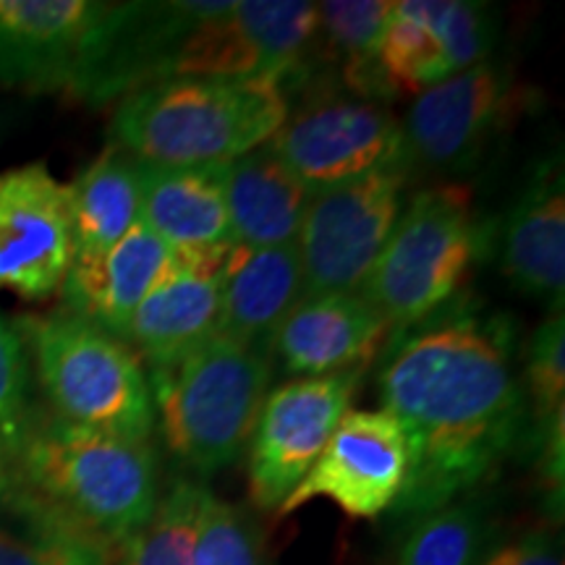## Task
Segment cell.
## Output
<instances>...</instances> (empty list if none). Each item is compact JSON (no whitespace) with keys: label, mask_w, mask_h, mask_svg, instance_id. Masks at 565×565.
I'll list each match as a JSON object with an SVG mask.
<instances>
[{"label":"cell","mask_w":565,"mask_h":565,"mask_svg":"<svg viewBox=\"0 0 565 565\" xmlns=\"http://www.w3.org/2000/svg\"><path fill=\"white\" fill-rule=\"evenodd\" d=\"M171 246L137 223L116 246L95 257H74L61 286L63 312L121 338L131 315L166 270Z\"/></svg>","instance_id":"ac0fdd59"},{"label":"cell","mask_w":565,"mask_h":565,"mask_svg":"<svg viewBox=\"0 0 565 565\" xmlns=\"http://www.w3.org/2000/svg\"><path fill=\"white\" fill-rule=\"evenodd\" d=\"M529 429L526 435L565 416V320L550 312L526 343L524 377Z\"/></svg>","instance_id":"f1b7e54d"},{"label":"cell","mask_w":565,"mask_h":565,"mask_svg":"<svg viewBox=\"0 0 565 565\" xmlns=\"http://www.w3.org/2000/svg\"><path fill=\"white\" fill-rule=\"evenodd\" d=\"M121 550L51 529L26 532L0 526V565H113Z\"/></svg>","instance_id":"4dcf8cb0"},{"label":"cell","mask_w":565,"mask_h":565,"mask_svg":"<svg viewBox=\"0 0 565 565\" xmlns=\"http://www.w3.org/2000/svg\"><path fill=\"white\" fill-rule=\"evenodd\" d=\"M30 366V351L17 322L0 312V469L17 456L38 419L32 408Z\"/></svg>","instance_id":"f546056e"},{"label":"cell","mask_w":565,"mask_h":565,"mask_svg":"<svg viewBox=\"0 0 565 565\" xmlns=\"http://www.w3.org/2000/svg\"><path fill=\"white\" fill-rule=\"evenodd\" d=\"M192 561L194 565H270L257 515L202 487Z\"/></svg>","instance_id":"4316f807"},{"label":"cell","mask_w":565,"mask_h":565,"mask_svg":"<svg viewBox=\"0 0 565 565\" xmlns=\"http://www.w3.org/2000/svg\"><path fill=\"white\" fill-rule=\"evenodd\" d=\"M393 328L364 296H303L270 341V356L291 377L370 370Z\"/></svg>","instance_id":"2e32d148"},{"label":"cell","mask_w":565,"mask_h":565,"mask_svg":"<svg viewBox=\"0 0 565 565\" xmlns=\"http://www.w3.org/2000/svg\"><path fill=\"white\" fill-rule=\"evenodd\" d=\"M500 267L513 288L563 312L565 301V179L563 160L534 166L500 228Z\"/></svg>","instance_id":"e0dca14e"},{"label":"cell","mask_w":565,"mask_h":565,"mask_svg":"<svg viewBox=\"0 0 565 565\" xmlns=\"http://www.w3.org/2000/svg\"><path fill=\"white\" fill-rule=\"evenodd\" d=\"M374 66L383 76L391 100L404 95L419 97L422 92L433 89L435 84L456 74L445 58L440 42L433 38L427 26L408 17L398 0H395L391 19L380 34Z\"/></svg>","instance_id":"cb8c5ba5"},{"label":"cell","mask_w":565,"mask_h":565,"mask_svg":"<svg viewBox=\"0 0 565 565\" xmlns=\"http://www.w3.org/2000/svg\"><path fill=\"white\" fill-rule=\"evenodd\" d=\"M511 66L487 58L414 97L401 121L408 166L440 175L475 171L526 100Z\"/></svg>","instance_id":"30bf717a"},{"label":"cell","mask_w":565,"mask_h":565,"mask_svg":"<svg viewBox=\"0 0 565 565\" xmlns=\"http://www.w3.org/2000/svg\"><path fill=\"white\" fill-rule=\"evenodd\" d=\"M139 223L171 249L233 244L225 204V162L147 166L141 162Z\"/></svg>","instance_id":"d6986e66"},{"label":"cell","mask_w":565,"mask_h":565,"mask_svg":"<svg viewBox=\"0 0 565 565\" xmlns=\"http://www.w3.org/2000/svg\"><path fill=\"white\" fill-rule=\"evenodd\" d=\"M0 494L32 526L121 550L160 503V458L152 443L38 416L0 469Z\"/></svg>","instance_id":"7a4b0ae2"},{"label":"cell","mask_w":565,"mask_h":565,"mask_svg":"<svg viewBox=\"0 0 565 565\" xmlns=\"http://www.w3.org/2000/svg\"><path fill=\"white\" fill-rule=\"evenodd\" d=\"M303 299V273L296 244L273 249L233 246L221 288L217 335L270 351L288 312Z\"/></svg>","instance_id":"ffe728a7"},{"label":"cell","mask_w":565,"mask_h":565,"mask_svg":"<svg viewBox=\"0 0 565 565\" xmlns=\"http://www.w3.org/2000/svg\"><path fill=\"white\" fill-rule=\"evenodd\" d=\"M377 395L408 445L393 513L416 521L469 498L529 429L515 317L463 291L393 330L380 353Z\"/></svg>","instance_id":"6da1fadb"},{"label":"cell","mask_w":565,"mask_h":565,"mask_svg":"<svg viewBox=\"0 0 565 565\" xmlns=\"http://www.w3.org/2000/svg\"><path fill=\"white\" fill-rule=\"evenodd\" d=\"M364 374L366 370H353L328 377H296L267 393L246 445L249 503L259 513L278 511L307 477L338 422L351 412Z\"/></svg>","instance_id":"8fae6325"},{"label":"cell","mask_w":565,"mask_h":565,"mask_svg":"<svg viewBox=\"0 0 565 565\" xmlns=\"http://www.w3.org/2000/svg\"><path fill=\"white\" fill-rule=\"evenodd\" d=\"M202 484L181 477L162 494L152 519L121 545L118 565H194V526Z\"/></svg>","instance_id":"d4e9b609"},{"label":"cell","mask_w":565,"mask_h":565,"mask_svg":"<svg viewBox=\"0 0 565 565\" xmlns=\"http://www.w3.org/2000/svg\"><path fill=\"white\" fill-rule=\"evenodd\" d=\"M408 17L419 21L440 42L450 68L463 71L492 58V13L471 0H398Z\"/></svg>","instance_id":"83f0119b"},{"label":"cell","mask_w":565,"mask_h":565,"mask_svg":"<svg viewBox=\"0 0 565 565\" xmlns=\"http://www.w3.org/2000/svg\"><path fill=\"white\" fill-rule=\"evenodd\" d=\"M288 113L275 79L175 76L116 103L110 145L147 166L231 162L267 145Z\"/></svg>","instance_id":"3957f363"},{"label":"cell","mask_w":565,"mask_h":565,"mask_svg":"<svg viewBox=\"0 0 565 565\" xmlns=\"http://www.w3.org/2000/svg\"><path fill=\"white\" fill-rule=\"evenodd\" d=\"M412 173V166L385 168L312 196L296 238L303 296L362 291L398 223Z\"/></svg>","instance_id":"ba28073f"},{"label":"cell","mask_w":565,"mask_h":565,"mask_svg":"<svg viewBox=\"0 0 565 565\" xmlns=\"http://www.w3.org/2000/svg\"><path fill=\"white\" fill-rule=\"evenodd\" d=\"M225 3L228 0L105 3L66 95L100 108L141 87L173 79L183 42Z\"/></svg>","instance_id":"9c48e42d"},{"label":"cell","mask_w":565,"mask_h":565,"mask_svg":"<svg viewBox=\"0 0 565 565\" xmlns=\"http://www.w3.org/2000/svg\"><path fill=\"white\" fill-rule=\"evenodd\" d=\"M74 257L68 183L45 162L0 173V291L24 301L53 299Z\"/></svg>","instance_id":"4fadbf2b"},{"label":"cell","mask_w":565,"mask_h":565,"mask_svg":"<svg viewBox=\"0 0 565 565\" xmlns=\"http://www.w3.org/2000/svg\"><path fill=\"white\" fill-rule=\"evenodd\" d=\"M291 95L299 100L288 103L286 121L267 145L312 196L408 166L404 129L385 105L351 95L330 74H312Z\"/></svg>","instance_id":"52a82bcc"},{"label":"cell","mask_w":565,"mask_h":565,"mask_svg":"<svg viewBox=\"0 0 565 565\" xmlns=\"http://www.w3.org/2000/svg\"><path fill=\"white\" fill-rule=\"evenodd\" d=\"M395 0H328L317 3L315 71L338 63V74L374 61Z\"/></svg>","instance_id":"484cf974"},{"label":"cell","mask_w":565,"mask_h":565,"mask_svg":"<svg viewBox=\"0 0 565 565\" xmlns=\"http://www.w3.org/2000/svg\"><path fill=\"white\" fill-rule=\"evenodd\" d=\"M141 162L108 145L68 183L76 257L108 252L139 223Z\"/></svg>","instance_id":"7402d4cb"},{"label":"cell","mask_w":565,"mask_h":565,"mask_svg":"<svg viewBox=\"0 0 565 565\" xmlns=\"http://www.w3.org/2000/svg\"><path fill=\"white\" fill-rule=\"evenodd\" d=\"M53 416L131 443L158 429L150 377L121 338L68 312L26 315L17 322Z\"/></svg>","instance_id":"5b68a950"},{"label":"cell","mask_w":565,"mask_h":565,"mask_svg":"<svg viewBox=\"0 0 565 565\" xmlns=\"http://www.w3.org/2000/svg\"><path fill=\"white\" fill-rule=\"evenodd\" d=\"M147 377L168 454L189 475L210 479L246 454L270 393L273 356L215 335Z\"/></svg>","instance_id":"277c9868"},{"label":"cell","mask_w":565,"mask_h":565,"mask_svg":"<svg viewBox=\"0 0 565 565\" xmlns=\"http://www.w3.org/2000/svg\"><path fill=\"white\" fill-rule=\"evenodd\" d=\"M484 246L487 233L475 215L471 189L466 183L437 181L404 204L359 296L393 330H404L466 291V280Z\"/></svg>","instance_id":"8992f818"},{"label":"cell","mask_w":565,"mask_h":565,"mask_svg":"<svg viewBox=\"0 0 565 565\" xmlns=\"http://www.w3.org/2000/svg\"><path fill=\"white\" fill-rule=\"evenodd\" d=\"M233 246L171 249L160 280L141 299L124 333L147 372L179 364L217 335L223 273Z\"/></svg>","instance_id":"5bb4252c"},{"label":"cell","mask_w":565,"mask_h":565,"mask_svg":"<svg viewBox=\"0 0 565 565\" xmlns=\"http://www.w3.org/2000/svg\"><path fill=\"white\" fill-rule=\"evenodd\" d=\"M406 477L408 445L398 422L383 408H351L275 519L312 500H330L351 519H380L393 511Z\"/></svg>","instance_id":"7c38bea8"},{"label":"cell","mask_w":565,"mask_h":565,"mask_svg":"<svg viewBox=\"0 0 565 565\" xmlns=\"http://www.w3.org/2000/svg\"><path fill=\"white\" fill-rule=\"evenodd\" d=\"M103 11L92 0H0V84L66 95Z\"/></svg>","instance_id":"9a60e30c"},{"label":"cell","mask_w":565,"mask_h":565,"mask_svg":"<svg viewBox=\"0 0 565 565\" xmlns=\"http://www.w3.org/2000/svg\"><path fill=\"white\" fill-rule=\"evenodd\" d=\"M225 204L233 244L273 249L296 244L312 192L263 145L225 162Z\"/></svg>","instance_id":"44dd1931"},{"label":"cell","mask_w":565,"mask_h":565,"mask_svg":"<svg viewBox=\"0 0 565 565\" xmlns=\"http://www.w3.org/2000/svg\"><path fill=\"white\" fill-rule=\"evenodd\" d=\"M482 565H563V555L553 534L526 532L490 550Z\"/></svg>","instance_id":"1f68e13d"},{"label":"cell","mask_w":565,"mask_h":565,"mask_svg":"<svg viewBox=\"0 0 565 565\" xmlns=\"http://www.w3.org/2000/svg\"><path fill=\"white\" fill-rule=\"evenodd\" d=\"M492 526L484 505L463 498L414 521L395 565H482Z\"/></svg>","instance_id":"603a6c76"}]
</instances>
